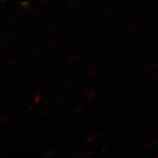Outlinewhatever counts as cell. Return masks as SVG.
<instances>
[{"instance_id":"1","label":"cell","mask_w":158,"mask_h":158,"mask_svg":"<svg viewBox=\"0 0 158 158\" xmlns=\"http://www.w3.org/2000/svg\"><path fill=\"white\" fill-rule=\"evenodd\" d=\"M96 93L95 91H89L86 94V97L89 100H91L95 96Z\"/></svg>"},{"instance_id":"2","label":"cell","mask_w":158,"mask_h":158,"mask_svg":"<svg viewBox=\"0 0 158 158\" xmlns=\"http://www.w3.org/2000/svg\"><path fill=\"white\" fill-rule=\"evenodd\" d=\"M98 134L91 135V136H89V137L88 138L87 141H88V142H92L93 141H94V140H95V139L98 137Z\"/></svg>"},{"instance_id":"3","label":"cell","mask_w":158,"mask_h":158,"mask_svg":"<svg viewBox=\"0 0 158 158\" xmlns=\"http://www.w3.org/2000/svg\"><path fill=\"white\" fill-rule=\"evenodd\" d=\"M41 99H42V97L40 95L36 96L35 98V104L39 103V102L41 100Z\"/></svg>"},{"instance_id":"4","label":"cell","mask_w":158,"mask_h":158,"mask_svg":"<svg viewBox=\"0 0 158 158\" xmlns=\"http://www.w3.org/2000/svg\"><path fill=\"white\" fill-rule=\"evenodd\" d=\"M54 153V151H49V152H47L46 154H45V156H46V157H50L51 156L53 155Z\"/></svg>"}]
</instances>
